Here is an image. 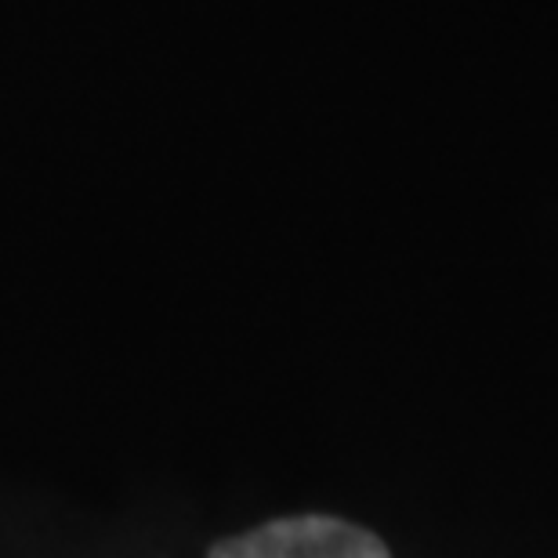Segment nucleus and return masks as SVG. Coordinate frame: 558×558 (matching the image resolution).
<instances>
[{
	"instance_id": "f257e3e1",
	"label": "nucleus",
	"mask_w": 558,
	"mask_h": 558,
	"mask_svg": "<svg viewBox=\"0 0 558 558\" xmlns=\"http://www.w3.org/2000/svg\"><path fill=\"white\" fill-rule=\"evenodd\" d=\"M207 558H388V548L355 522L298 515L221 541Z\"/></svg>"
}]
</instances>
